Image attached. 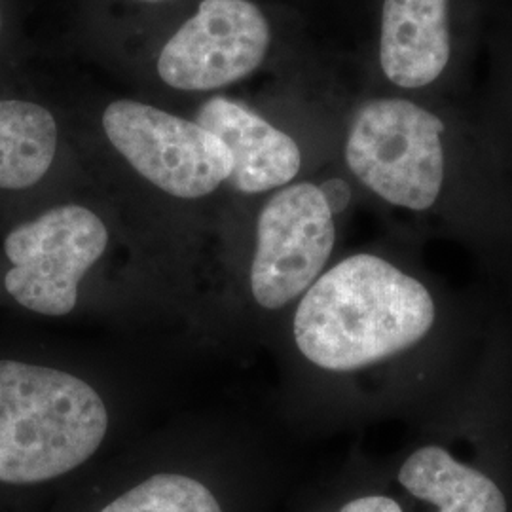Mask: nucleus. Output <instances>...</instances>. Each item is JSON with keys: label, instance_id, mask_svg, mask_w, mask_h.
Here are the masks:
<instances>
[{"label": "nucleus", "instance_id": "1", "mask_svg": "<svg viewBox=\"0 0 512 512\" xmlns=\"http://www.w3.org/2000/svg\"><path fill=\"white\" fill-rule=\"evenodd\" d=\"M435 323L427 287L374 255L319 275L294 313V340L319 368L349 372L416 346Z\"/></svg>", "mask_w": 512, "mask_h": 512}, {"label": "nucleus", "instance_id": "2", "mask_svg": "<svg viewBox=\"0 0 512 512\" xmlns=\"http://www.w3.org/2000/svg\"><path fill=\"white\" fill-rule=\"evenodd\" d=\"M109 431L101 395L54 366L0 359V484L35 486L67 475Z\"/></svg>", "mask_w": 512, "mask_h": 512}, {"label": "nucleus", "instance_id": "3", "mask_svg": "<svg viewBox=\"0 0 512 512\" xmlns=\"http://www.w3.org/2000/svg\"><path fill=\"white\" fill-rule=\"evenodd\" d=\"M444 122L406 99H374L353 118L346 143L351 173L391 205L425 211L444 184Z\"/></svg>", "mask_w": 512, "mask_h": 512}, {"label": "nucleus", "instance_id": "4", "mask_svg": "<svg viewBox=\"0 0 512 512\" xmlns=\"http://www.w3.org/2000/svg\"><path fill=\"white\" fill-rule=\"evenodd\" d=\"M109 243L105 222L82 205H57L16 226L4 239L10 262L4 289L21 308L63 317L78 302L82 277Z\"/></svg>", "mask_w": 512, "mask_h": 512}, {"label": "nucleus", "instance_id": "5", "mask_svg": "<svg viewBox=\"0 0 512 512\" xmlns=\"http://www.w3.org/2000/svg\"><path fill=\"white\" fill-rule=\"evenodd\" d=\"M103 129L129 165L169 196L198 200L230 177V152L198 122L120 99L105 110Z\"/></svg>", "mask_w": 512, "mask_h": 512}, {"label": "nucleus", "instance_id": "6", "mask_svg": "<svg viewBox=\"0 0 512 512\" xmlns=\"http://www.w3.org/2000/svg\"><path fill=\"white\" fill-rule=\"evenodd\" d=\"M336 241L334 215L317 184L281 188L260 211L251 293L279 310L306 293L321 275Z\"/></svg>", "mask_w": 512, "mask_h": 512}, {"label": "nucleus", "instance_id": "7", "mask_svg": "<svg viewBox=\"0 0 512 512\" xmlns=\"http://www.w3.org/2000/svg\"><path fill=\"white\" fill-rule=\"evenodd\" d=\"M270 48V25L249 0H203L169 38L158 74L183 92H209L255 73Z\"/></svg>", "mask_w": 512, "mask_h": 512}, {"label": "nucleus", "instance_id": "8", "mask_svg": "<svg viewBox=\"0 0 512 512\" xmlns=\"http://www.w3.org/2000/svg\"><path fill=\"white\" fill-rule=\"evenodd\" d=\"M196 122L230 152L232 171L226 183L243 194L285 186L300 171L302 156L293 137L238 101L213 97L198 110Z\"/></svg>", "mask_w": 512, "mask_h": 512}, {"label": "nucleus", "instance_id": "9", "mask_svg": "<svg viewBox=\"0 0 512 512\" xmlns=\"http://www.w3.org/2000/svg\"><path fill=\"white\" fill-rule=\"evenodd\" d=\"M452 50L450 0H384L380 63L404 90L433 84Z\"/></svg>", "mask_w": 512, "mask_h": 512}, {"label": "nucleus", "instance_id": "10", "mask_svg": "<svg viewBox=\"0 0 512 512\" xmlns=\"http://www.w3.org/2000/svg\"><path fill=\"white\" fill-rule=\"evenodd\" d=\"M399 482L439 512H507V499L490 476L461 463L442 446H423L406 459Z\"/></svg>", "mask_w": 512, "mask_h": 512}, {"label": "nucleus", "instance_id": "11", "mask_svg": "<svg viewBox=\"0 0 512 512\" xmlns=\"http://www.w3.org/2000/svg\"><path fill=\"white\" fill-rule=\"evenodd\" d=\"M57 124L52 112L23 99H0V190H27L54 164Z\"/></svg>", "mask_w": 512, "mask_h": 512}, {"label": "nucleus", "instance_id": "12", "mask_svg": "<svg viewBox=\"0 0 512 512\" xmlns=\"http://www.w3.org/2000/svg\"><path fill=\"white\" fill-rule=\"evenodd\" d=\"M99 512H222L213 492L192 476L162 473L116 497Z\"/></svg>", "mask_w": 512, "mask_h": 512}, {"label": "nucleus", "instance_id": "13", "mask_svg": "<svg viewBox=\"0 0 512 512\" xmlns=\"http://www.w3.org/2000/svg\"><path fill=\"white\" fill-rule=\"evenodd\" d=\"M340 512H404L401 505L385 495H365L346 503Z\"/></svg>", "mask_w": 512, "mask_h": 512}, {"label": "nucleus", "instance_id": "14", "mask_svg": "<svg viewBox=\"0 0 512 512\" xmlns=\"http://www.w3.org/2000/svg\"><path fill=\"white\" fill-rule=\"evenodd\" d=\"M319 190L329 205L330 213L338 215L346 211L351 202V188L342 179H330L327 183L319 184Z\"/></svg>", "mask_w": 512, "mask_h": 512}, {"label": "nucleus", "instance_id": "15", "mask_svg": "<svg viewBox=\"0 0 512 512\" xmlns=\"http://www.w3.org/2000/svg\"><path fill=\"white\" fill-rule=\"evenodd\" d=\"M0 31H2V14H0Z\"/></svg>", "mask_w": 512, "mask_h": 512}, {"label": "nucleus", "instance_id": "16", "mask_svg": "<svg viewBox=\"0 0 512 512\" xmlns=\"http://www.w3.org/2000/svg\"><path fill=\"white\" fill-rule=\"evenodd\" d=\"M148 2H160V0H148Z\"/></svg>", "mask_w": 512, "mask_h": 512}]
</instances>
